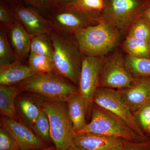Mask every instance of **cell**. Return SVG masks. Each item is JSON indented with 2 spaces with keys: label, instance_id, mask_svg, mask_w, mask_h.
<instances>
[{
  "label": "cell",
  "instance_id": "cell-36",
  "mask_svg": "<svg viewBox=\"0 0 150 150\" xmlns=\"http://www.w3.org/2000/svg\"><path fill=\"white\" fill-rule=\"evenodd\" d=\"M38 150H56V147L55 146H50L47 147L44 149H42Z\"/></svg>",
  "mask_w": 150,
  "mask_h": 150
},
{
  "label": "cell",
  "instance_id": "cell-19",
  "mask_svg": "<svg viewBox=\"0 0 150 150\" xmlns=\"http://www.w3.org/2000/svg\"><path fill=\"white\" fill-rule=\"evenodd\" d=\"M21 92L17 85H0V112L2 116L18 120L16 100Z\"/></svg>",
  "mask_w": 150,
  "mask_h": 150
},
{
  "label": "cell",
  "instance_id": "cell-15",
  "mask_svg": "<svg viewBox=\"0 0 150 150\" xmlns=\"http://www.w3.org/2000/svg\"><path fill=\"white\" fill-rule=\"evenodd\" d=\"M124 139L90 133L76 135L75 144L87 150H122Z\"/></svg>",
  "mask_w": 150,
  "mask_h": 150
},
{
  "label": "cell",
  "instance_id": "cell-27",
  "mask_svg": "<svg viewBox=\"0 0 150 150\" xmlns=\"http://www.w3.org/2000/svg\"><path fill=\"white\" fill-rule=\"evenodd\" d=\"M133 114L139 126L145 134L150 124V100Z\"/></svg>",
  "mask_w": 150,
  "mask_h": 150
},
{
  "label": "cell",
  "instance_id": "cell-33",
  "mask_svg": "<svg viewBox=\"0 0 150 150\" xmlns=\"http://www.w3.org/2000/svg\"><path fill=\"white\" fill-rule=\"evenodd\" d=\"M140 16L150 25V5L142 13Z\"/></svg>",
  "mask_w": 150,
  "mask_h": 150
},
{
  "label": "cell",
  "instance_id": "cell-32",
  "mask_svg": "<svg viewBox=\"0 0 150 150\" xmlns=\"http://www.w3.org/2000/svg\"><path fill=\"white\" fill-rule=\"evenodd\" d=\"M150 139L143 142H134L124 140L122 150H150Z\"/></svg>",
  "mask_w": 150,
  "mask_h": 150
},
{
  "label": "cell",
  "instance_id": "cell-2",
  "mask_svg": "<svg viewBox=\"0 0 150 150\" xmlns=\"http://www.w3.org/2000/svg\"><path fill=\"white\" fill-rule=\"evenodd\" d=\"M54 47L53 61L57 71L78 87L83 55L74 34H50Z\"/></svg>",
  "mask_w": 150,
  "mask_h": 150
},
{
  "label": "cell",
  "instance_id": "cell-9",
  "mask_svg": "<svg viewBox=\"0 0 150 150\" xmlns=\"http://www.w3.org/2000/svg\"><path fill=\"white\" fill-rule=\"evenodd\" d=\"M93 104L118 117L140 136L148 137L139 126L133 112L123 101L117 90L98 88L93 97Z\"/></svg>",
  "mask_w": 150,
  "mask_h": 150
},
{
  "label": "cell",
  "instance_id": "cell-8",
  "mask_svg": "<svg viewBox=\"0 0 150 150\" xmlns=\"http://www.w3.org/2000/svg\"><path fill=\"white\" fill-rule=\"evenodd\" d=\"M125 57L121 52L115 50L105 57L99 87L120 90L132 85L135 77L125 67Z\"/></svg>",
  "mask_w": 150,
  "mask_h": 150
},
{
  "label": "cell",
  "instance_id": "cell-18",
  "mask_svg": "<svg viewBox=\"0 0 150 150\" xmlns=\"http://www.w3.org/2000/svg\"><path fill=\"white\" fill-rule=\"evenodd\" d=\"M33 75L28 65L17 61L0 67V85H16Z\"/></svg>",
  "mask_w": 150,
  "mask_h": 150
},
{
  "label": "cell",
  "instance_id": "cell-29",
  "mask_svg": "<svg viewBox=\"0 0 150 150\" xmlns=\"http://www.w3.org/2000/svg\"><path fill=\"white\" fill-rule=\"evenodd\" d=\"M75 5L89 11L101 12L104 7L103 0H79Z\"/></svg>",
  "mask_w": 150,
  "mask_h": 150
},
{
  "label": "cell",
  "instance_id": "cell-17",
  "mask_svg": "<svg viewBox=\"0 0 150 150\" xmlns=\"http://www.w3.org/2000/svg\"><path fill=\"white\" fill-rule=\"evenodd\" d=\"M67 103L73 129L77 134L87 124L86 120V114L88 110L87 106L79 92L71 96Z\"/></svg>",
  "mask_w": 150,
  "mask_h": 150
},
{
  "label": "cell",
  "instance_id": "cell-13",
  "mask_svg": "<svg viewBox=\"0 0 150 150\" xmlns=\"http://www.w3.org/2000/svg\"><path fill=\"white\" fill-rule=\"evenodd\" d=\"M46 99L33 93L22 92L17 97L16 108L18 121L31 129L43 110Z\"/></svg>",
  "mask_w": 150,
  "mask_h": 150
},
{
  "label": "cell",
  "instance_id": "cell-16",
  "mask_svg": "<svg viewBox=\"0 0 150 150\" xmlns=\"http://www.w3.org/2000/svg\"><path fill=\"white\" fill-rule=\"evenodd\" d=\"M8 35L11 46L20 61L28 58L32 37L16 19L8 28Z\"/></svg>",
  "mask_w": 150,
  "mask_h": 150
},
{
  "label": "cell",
  "instance_id": "cell-22",
  "mask_svg": "<svg viewBox=\"0 0 150 150\" xmlns=\"http://www.w3.org/2000/svg\"><path fill=\"white\" fill-rule=\"evenodd\" d=\"M8 32L7 28L1 25L0 67L7 66L17 61H20L11 46Z\"/></svg>",
  "mask_w": 150,
  "mask_h": 150
},
{
  "label": "cell",
  "instance_id": "cell-30",
  "mask_svg": "<svg viewBox=\"0 0 150 150\" xmlns=\"http://www.w3.org/2000/svg\"><path fill=\"white\" fill-rule=\"evenodd\" d=\"M24 1L34 8L38 9L43 11L51 10L56 6L55 0H24Z\"/></svg>",
  "mask_w": 150,
  "mask_h": 150
},
{
  "label": "cell",
  "instance_id": "cell-4",
  "mask_svg": "<svg viewBox=\"0 0 150 150\" xmlns=\"http://www.w3.org/2000/svg\"><path fill=\"white\" fill-rule=\"evenodd\" d=\"M79 133L99 134L134 142L150 139L149 137L140 136L118 117L94 104L92 107L90 122L77 134Z\"/></svg>",
  "mask_w": 150,
  "mask_h": 150
},
{
  "label": "cell",
  "instance_id": "cell-7",
  "mask_svg": "<svg viewBox=\"0 0 150 150\" xmlns=\"http://www.w3.org/2000/svg\"><path fill=\"white\" fill-rule=\"evenodd\" d=\"M43 110L50 122L52 143L57 150H67L75 144L76 133L68 113L67 102L46 99Z\"/></svg>",
  "mask_w": 150,
  "mask_h": 150
},
{
  "label": "cell",
  "instance_id": "cell-38",
  "mask_svg": "<svg viewBox=\"0 0 150 150\" xmlns=\"http://www.w3.org/2000/svg\"><path fill=\"white\" fill-rule=\"evenodd\" d=\"M148 1H150V0H148Z\"/></svg>",
  "mask_w": 150,
  "mask_h": 150
},
{
  "label": "cell",
  "instance_id": "cell-35",
  "mask_svg": "<svg viewBox=\"0 0 150 150\" xmlns=\"http://www.w3.org/2000/svg\"><path fill=\"white\" fill-rule=\"evenodd\" d=\"M67 150H87L86 149H84L83 148L81 147L80 146H77V145L75 144L72 146L69 149Z\"/></svg>",
  "mask_w": 150,
  "mask_h": 150
},
{
  "label": "cell",
  "instance_id": "cell-11",
  "mask_svg": "<svg viewBox=\"0 0 150 150\" xmlns=\"http://www.w3.org/2000/svg\"><path fill=\"white\" fill-rule=\"evenodd\" d=\"M9 10L14 18L31 37L42 34L50 35L54 30L48 20L34 10L19 4L12 5Z\"/></svg>",
  "mask_w": 150,
  "mask_h": 150
},
{
  "label": "cell",
  "instance_id": "cell-10",
  "mask_svg": "<svg viewBox=\"0 0 150 150\" xmlns=\"http://www.w3.org/2000/svg\"><path fill=\"white\" fill-rule=\"evenodd\" d=\"M105 57L83 56L79 88V93L88 109L92 107L93 98L99 87V79Z\"/></svg>",
  "mask_w": 150,
  "mask_h": 150
},
{
  "label": "cell",
  "instance_id": "cell-12",
  "mask_svg": "<svg viewBox=\"0 0 150 150\" xmlns=\"http://www.w3.org/2000/svg\"><path fill=\"white\" fill-rule=\"evenodd\" d=\"M1 126L9 132L17 142L21 150H38L49 146L32 129L18 120L1 116Z\"/></svg>",
  "mask_w": 150,
  "mask_h": 150
},
{
  "label": "cell",
  "instance_id": "cell-23",
  "mask_svg": "<svg viewBox=\"0 0 150 150\" xmlns=\"http://www.w3.org/2000/svg\"><path fill=\"white\" fill-rule=\"evenodd\" d=\"M30 52L46 56L53 61L54 47L50 35L42 34L32 36Z\"/></svg>",
  "mask_w": 150,
  "mask_h": 150
},
{
  "label": "cell",
  "instance_id": "cell-3",
  "mask_svg": "<svg viewBox=\"0 0 150 150\" xmlns=\"http://www.w3.org/2000/svg\"><path fill=\"white\" fill-rule=\"evenodd\" d=\"M21 92L33 93L51 101L67 102L70 96L79 93L72 82L57 73L33 75L16 85Z\"/></svg>",
  "mask_w": 150,
  "mask_h": 150
},
{
  "label": "cell",
  "instance_id": "cell-24",
  "mask_svg": "<svg viewBox=\"0 0 150 150\" xmlns=\"http://www.w3.org/2000/svg\"><path fill=\"white\" fill-rule=\"evenodd\" d=\"M125 65L134 77L150 76L149 59H137L126 55L125 57Z\"/></svg>",
  "mask_w": 150,
  "mask_h": 150
},
{
  "label": "cell",
  "instance_id": "cell-5",
  "mask_svg": "<svg viewBox=\"0 0 150 150\" xmlns=\"http://www.w3.org/2000/svg\"><path fill=\"white\" fill-rule=\"evenodd\" d=\"M48 19L54 30L61 34H74L77 31L97 24L100 12L82 9L75 5H60Z\"/></svg>",
  "mask_w": 150,
  "mask_h": 150
},
{
  "label": "cell",
  "instance_id": "cell-37",
  "mask_svg": "<svg viewBox=\"0 0 150 150\" xmlns=\"http://www.w3.org/2000/svg\"><path fill=\"white\" fill-rule=\"evenodd\" d=\"M145 134H146V135L148 137L150 138V124L149 126L148 127L146 131L145 132Z\"/></svg>",
  "mask_w": 150,
  "mask_h": 150
},
{
  "label": "cell",
  "instance_id": "cell-21",
  "mask_svg": "<svg viewBox=\"0 0 150 150\" xmlns=\"http://www.w3.org/2000/svg\"><path fill=\"white\" fill-rule=\"evenodd\" d=\"M28 58V66L33 74L49 72L59 74L54 61L48 57L30 52Z\"/></svg>",
  "mask_w": 150,
  "mask_h": 150
},
{
  "label": "cell",
  "instance_id": "cell-26",
  "mask_svg": "<svg viewBox=\"0 0 150 150\" xmlns=\"http://www.w3.org/2000/svg\"><path fill=\"white\" fill-rule=\"evenodd\" d=\"M126 36L150 41V25L140 16L131 25Z\"/></svg>",
  "mask_w": 150,
  "mask_h": 150
},
{
  "label": "cell",
  "instance_id": "cell-25",
  "mask_svg": "<svg viewBox=\"0 0 150 150\" xmlns=\"http://www.w3.org/2000/svg\"><path fill=\"white\" fill-rule=\"evenodd\" d=\"M31 129L43 142L48 144L52 142L50 133V122L48 115L44 110L40 112Z\"/></svg>",
  "mask_w": 150,
  "mask_h": 150
},
{
  "label": "cell",
  "instance_id": "cell-28",
  "mask_svg": "<svg viewBox=\"0 0 150 150\" xmlns=\"http://www.w3.org/2000/svg\"><path fill=\"white\" fill-rule=\"evenodd\" d=\"M0 150H21L13 137L1 126L0 128Z\"/></svg>",
  "mask_w": 150,
  "mask_h": 150
},
{
  "label": "cell",
  "instance_id": "cell-20",
  "mask_svg": "<svg viewBox=\"0 0 150 150\" xmlns=\"http://www.w3.org/2000/svg\"><path fill=\"white\" fill-rule=\"evenodd\" d=\"M121 46L127 55L131 57L150 59V41L126 36Z\"/></svg>",
  "mask_w": 150,
  "mask_h": 150
},
{
  "label": "cell",
  "instance_id": "cell-39",
  "mask_svg": "<svg viewBox=\"0 0 150 150\" xmlns=\"http://www.w3.org/2000/svg\"></svg>",
  "mask_w": 150,
  "mask_h": 150
},
{
  "label": "cell",
  "instance_id": "cell-14",
  "mask_svg": "<svg viewBox=\"0 0 150 150\" xmlns=\"http://www.w3.org/2000/svg\"><path fill=\"white\" fill-rule=\"evenodd\" d=\"M118 91L123 101L134 113L150 100V76L135 77L130 87Z\"/></svg>",
  "mask_w": 150,
  "mask_h": 150
},
{
  "label": "cell",
  "instance_id": "cell-34",
  "mask_svg": "<svg viewBox=\"0 0 150 150\" xmlns=\"http://www.w3.org/2000/svg\"><path fill=\"white\" fill-rule=\"evenodd\" d=\"M56 4L60 5L76 4L79 0H55Z\"/></svg>",
  "mask_w": 150,
  "mask_h": 150
},
{
  "label": "cell",
  "instance_id": "cell-6",
  "mask_svg": "<svg viewBox=\"0 0 150 150\" xmlns=\"http://www.w3.org/2000/svg\"><path fill=\"white\" fill-rule=\"evenodd\" d=\"M101 19L109 23L126 37L131 25L150 5L148 0H103Z\"/></svg>",
  "mask_w": 150,
  "mask_h": 150
},
{
  "label": "cell",
  "instance_id": "cell-1",
  "mask_svg": "<svg viewBox=\"0 0 150 150\" xmlns=\"http://www.w3.org/2000/svg\"><path fill=\"white\" fill-rule=\"evenodd\" d=\"M83 56L105 57L121 43L122 35L117 28L101 19L99 23L75 33Z\"/></svg>",
  "mask_w": 150,
  "mask_h": 150
},
{
  "label": "cell",
  "instance_id": "cell-31",
  "mask_svg": "<svg viewBox=\"0 0 150 150\" xmlns=\"http://www.w3.org/2000/svg\"><path fill=\"white\" fill-rule=\"evenodd\" d=\"M15 20L12 14L9 9L1 3L0 4V22L1 25L8 29L12 25Z\"/></svg>",
  "mask_w": 150,
  "mask_h": 150
}]
</instances>
